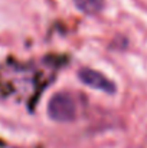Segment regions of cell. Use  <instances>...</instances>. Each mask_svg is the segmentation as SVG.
Wrapping results in <instances>:
<instances>
[{
    "instance_id": "obj_2",
    "label": "cell",
    "mask_w": 147,
    "mask_h": 148,
    "mask_svg": "<svg viewBox=\"0 0 147 148\" xmlns=\"http://www.w3.org/2000/svg\"><path fill=\"white\" fill-rule=\"evenodd\" d=\"M78 76L87 86H90L92 89H98V91H102L107 94H115V91H117L115 84L98 71L90 69V68H82L78 72Z\"/></svg>"
},
{
    "instance_id": "obj_1",
    "label": "cell",
    "mask_w": 147,
    "mask_h": 148,
    "mask_svg": "<svg viewBox=\"0 0 147 148\" xmlns=\"http://www.w3.org/2000/svg\"><path fill=\"white\" fill-rule=\"evenodd\" d=\"M48 115L56 122H68L77 116V102L68 92H58L48 102Z\"/></svg>"
},
{
    "instance_id": "obj_3",
    "label": "cell",
    "mask_w": 147,
    "mask_h": 148,
    "mask_svg": "<svg viewBox=\"0 0 147 148\" xmlns=\"http://www.w3.org/2000/svg\"><path fill=\"white\" fill-rule=\"evenodd\" d=\"M74 3L81 12L87 14H97L104 9L105 0H74Z\"/></svg>"
}]
</instances>
